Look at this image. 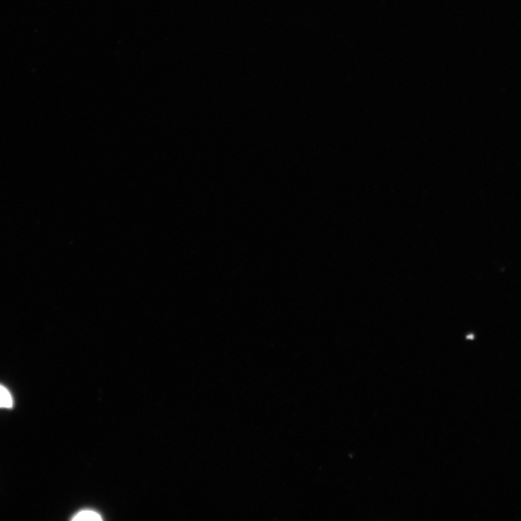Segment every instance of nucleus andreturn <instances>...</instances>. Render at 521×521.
I'll list each match as a JSON object with an SVG mask.
<instances>
[{
    "instance_id": "f257e3e1",
    "label": "nucleus",
    "mask_w": 521,
    "mask_h": 521,
    "mask_svg": "<svg viewBox=\"0 0 521 521\" xmlns=\"http://www.w3.org/2000/svg\"><path fill=\"white\" fill-rule=\"evenodd\" d=\"M13 406V400L10 392L5 386L0 384V408H11Z\"/></svg>"
},
{
    "instance_id": "f03ea898",
    "label": "nucleus",
    "mask_w": 521,
    "mask_h": 521,
    "mask_svg": "<svg viewBox=\"0 0 521 521\" xmlns=\"http://www.w3.org/2000/svg\"><path fill=\"white\" fill-rule=\"evenodd\" d=\"M73 520L82 521V520H91V521H99L102 520V518L97 513L91 511H81L77 513L73 518Z\"/></svg>"
}]
</instances>
